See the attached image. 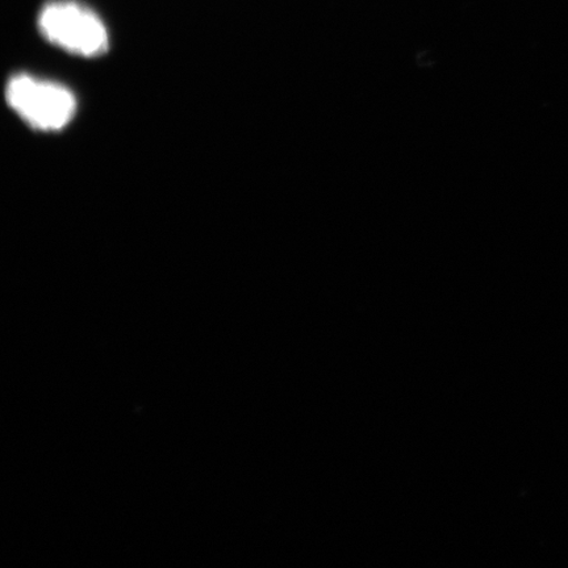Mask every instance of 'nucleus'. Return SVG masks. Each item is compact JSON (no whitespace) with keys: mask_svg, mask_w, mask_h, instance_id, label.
<instances>
[{"mask_svg":"<svg viewBox=\"0 0 568 568\" xmlns=\"http://www.w3.org/2000/svg\"><path fill=\"white\" fill-rule=\"evenodd\" d=\"M38 27L42 38L71 54L94 59L110 48L101 17L77 0H51L42 6Z\"/></svg>","mask_w":568,"mask_h":568,"instance_id":"1","label":"nucleus"},{"mask_svg":"<svg viewBox=\"0 0 568 568\" xmlns=\"http://www.w3.org/2000/svg\"><path fill=\"white\" fill-rule=\"evenodd\" d=\"M6 99L13 112L41 132L63 130L77 111V99L68 88L27 74L11 78Z\"/></svg>","mask_w":568,"mask_h":568,"instance_id":"2","label":"nucleus"}]
</instances>
